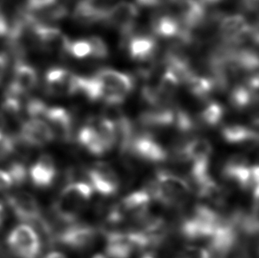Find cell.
Masks as SVG:
<instances>
[{
	"instance_id": "obj_1",
	"label": "cell",
	"mask_w": 259,
	"mask_h": 258,
	"mask_svg": "<svg viewBox=\"0 0 259 258\" xmlns=\"http://www.w3.org/2000/svg\"><path fill=\"white\" fill-rule=\"evenodd\" d=\"M93 194L94 190L87 181L67 182L53 203V215L64 226L75 223Z\"/></svg>"
},
{
	"instance_id": "obj_2",
	"label": "cell",
	"mask_w": 259,
	"mask_h": 258,
	"mask_svg": "<svg viewBox=\"0 0 259 258\" xmlns=\"http://www.w3.org/2000/svg\"><path fill=\"white\" fill-rule=\"evenodd\" d=\"M146 187L153 200L171 208L183 205L191 194L185 179L165 170L158 171Z\"/></svg>"
},
{
	"instance_id": "obj_3",
	"label": "cell",
	"mask_w": 259,
	"mask_h": 258,
	"mask_svg": "<svg viewBox=\"0 0 259 258\" xmlns=\"http://www.w3.org/2000/svg\"><path fill=\"white\" fill-rule=\"evenodd\" d=\"M222 215L207 204H199L180 223V234L189 241L208 240L213 235Z\"/></svg>"
},
{
	"instance_id": "obj_4",
	"label": "cell",
	"mask_w": 259,
	"mask_h": 258,
	"mask_svg": "<svg viewBox=\"0 0 259 258\" xmlns=\"http://www.w3.org/2000/svg\"><path fill=\"white\" fill-rule=\"evenodd\" d=\"M92 76L101 89V102L109 106H119L135 88L133 77L112 68H100Z\"/></svg>"
},
{
	"instance_id": "obj_5",
	"label": "cell",
	"mask_w": 259,
	"mask_h": 258,
	"mask_svg": "<svg viewBox=\"0 0 259 258\" xmlns=\"http://www.w3.org/2000/svg\"><path fill=\"white\" fill-rule=\"evenodd\" d=\"M7 245L16 258H39L42 252V241L34 227L21 224L8 234Z\"/></svg>"
},
{
	"instance_id": "obj_6",
	"label": "cell",
	"mask_w": 259,
	"mask_h": 258,
	"mask_svg": "<svg viewBox=\"0 0 259 258\" xmlns=\"http://www.w3.org/2000/svg\"><path fill=\"white\" fill-rule=\"evenodd\" d=\"M168 150L150 132L134 135L125 155L148 163H162L169 158Z\"/></svg>"
},
{
	"instance_id": "obj_7",
	"label": "cell",
	"mask_w": 259,
	"mask_h": 258,
	"mask_svg": "<svg viewBox=\"0 0 259 258\" xmlns=\"http://www.w3.org/2000/svg\"><path fill=\"white\" fill-rule=\"evenodd\" d=\"M218 35L225 46L241 47L249 39L250 23L242 14H223L218 21Z\"/></svg>"
},
{
	"instance_id": "obj_8",
	"label": "cell",
	"mask_w": 259,
	"mask_h": 258,
	"mask_svg": "<svg viewBox=\"0 0 259 258\" xmlns=\"http://www.w3.org/2000/svg\"><path fill=\"white\" fill-rule=\"evenodd\" d=\"M98 235V230L95 227L75 222L56 229L54 244L62 245L74 250H83L94 244Z\"/></svg>"
},
{
	"instance_id": "obj_9",
	"label": "cell",
	"mask_w": 259,
	"mask_h": 258,
	"mask_svg": "<svg viewBox=\"0 0 259 258\" xmlns=\"http://www.w3.org/2000/svg\"><path fill=\"white\" fill-rule=\"evenodd\" d=\"M138 17L139 9L136 4L119 1L109 8L103 23L119 31L122 37H126L133 34Z\"/></svg>"
},
{
	"instance_id": "obj_10",
	"label": "cell",
	"mask_w": 259,
	"mask_h": 258,
	"mask_svg": "<svg viewBox=\"0 0 259 258\" xmlns=\"http://www.w3.org/2000/svg\"><path fill=\"white\" fill-rule=\"evenodd\" d=\"M7 204L18 220L36 227L46 218L35 196L27 191H17L6 196Z\"/></svg>"
},
{
	"instance_id": "obj_11",
	"label": "cell",
	"mask_w": 259,
	"mask_h": 258,
	"mask_svg": "<svg viewBox=\"0 0 259 258\" xmlns=\"http://www.w3.org/2000/svg\"><path fill=\"white\" fill-rule=\"evenodd\" d=\"M85 175L91 188L103 196L114 195L119 191L120 181L114 169L106 163L98 162L89 168Z\"/></svg>"
},
{
	"instance_id": "obj_12",
	"label": "cell",
	"mask_w": 259,
	"mask_h": 258,
	"mask_svg": "<svg viewBox=\"0 0 259 258\" xmlns=\"http://www.w3.org/2000/svg\"><path fill=\"white\" fill-rule=\"evenodd\" d=\"M35 46L49 53L67 56V51L71 39L60 28L51 24H37L34 27Z\"/></svg>"
},
{
	"instance_id": "obj_13",
	"label": "cell",
	"mask_w": 259,
	"mask_h": 258,
	"mask_svg": "<svg viewBox=\"0 0 259 258\" xmlns=\"http://www.w3.org/2000/svg\"><path fill=\"white\" fill-rule=\"evenodd\" d=\"M18 144L28 148L46 146L55 140L53 130L42 119H29L22 123L16 136Z\"/></svg>"
},
{
	"instance_id": "obj_14",
	"label": "cell",
	"mask_w": 259,
	"mask_h": 258,
	"mask_svg": "<svg viewBox=\"0 0 259 258\" xmlns=\"http://www.w3.org/2000/svg\"><path fill=\"white\" fill-rule=\"evenodd\" d=\"M38 83V74L34 66L18 60L14 65L12 80L7 88L6 94L21 98L35 90Z\"/></svg>"
},
{
	"instance_id": "obj_15",
	"label": "cell",
	"mask_w": 259,
	"mask_h": 258,
	"mask_svg": "<svg viewBox=\"0 0 259 258\" xmlns=\"http://www.w3.org/2000/svg\"><path fill=\"white\" fill-rule=\"evenodd\" d=\"M77 74L65 67L50 68L45 75V87L48 94L55 97L74 96Z\"/></svg>"
},
{
	"instance_id": "obj_16",
	"label": "cell",
	"mask_w": 259,
	"mask_h": 258,
	"mask_svg": "<svg viewBox=\"0 0 259 258\" xmlns=\"http://www.w3.org/2000/svg\"><path fill=\"white\" fill-rule=\"evenodd\" d=\"M121 40L130 60L139 64L154 61L158 52V44L151 35L132 34L126 37H122Z\"/></svg>"
},
{
	"instance_id": "obj_17",
	"label": "cell",
	"mask_w": 259,
	"mask_h": 258,
	"mask_svg": "<svg viewBox=\"0 0 259 258\" xmlns=\"http://www.w3.org/2000/svg\"><path fill=\"white\" fill-rule=\"evenodd\" d=\"M53 130L55 139L70 143L74 137V117L67 109L48 107L44 119Z\"/></svg>"
},
{
	"instance_id": "obj_18",
	"label": "cell",
	"mask_w": 259,
	"mask_h": 258,
	"mask_svg": "<svg viewBox=\"0 0 259 258\" xmlns=\"http://www.w3.org/2000/svg\"><path fill=\"white\" fill-rule=\"evenodd\" d=\"M251 164L247 157L242 155H235L225 162L222 167V175L227 181L247 190L249 184Z\"/></svg>"
},
{
	"instance_id": "obj_19",
	"label": "cell",
	"mask_w": 259,
	"mask_h": 258,
	"mask_svg": "<svg viewBox=\"0 0 259 258\" xmlns=\"http://www.w3.org/2000/svg\"><path fill=\"white\" fill-rule=\"evenodd\" d=\"M29 177L33 185L38 189L52 187L57 177L56 164L53 157L48 154L41 155L29 169Z\"/></svg>"
},
{
	"instance_id": "obj_20",
	"label": "cell",
	"mask_w": 259,
	"mask_h": 258,
	"mask_svg": "<svg viewBox=\"0 0 259 258\" xmlns=\"http://www.w3.org/2000/svg\"><path fill=\"white\" fill-rule=\"evenodd\" d=\"M176 108L169 105H158L141 113L139 121L147 128H165L175 126Z\"/></svg>"
},
{
	"instance_id": "obj_21",
	"label": "cell",
	"mask_w": 259,
	"mask_h": 258,
	"mask_svg": "<svg viewBox=\"0 0 259 258\" xmlns=\"http://www.w3.org/2000/svg\"><path fill=\"white\" fill-rule=\"evenodd\" d=\"M221 137L231 145H259V133L251 127L241 124H229L221 129Z\"/></svg>"
},
{
	"instance_id": "obj_22",
	"label": "cell",
	"mask_w": 259,
	"mask_h": 258,
	"mask_svg": "<svg viewBox=\"0 0 259 258\" xmlns=\"http://www.w3.org/2000/svg\"><path fill=\"white\" fill-rule=\"evenodd\" d=\"M76 141L82 149L91 155L101 157L109 152L93 120L81 126L78 131Z\"/></svg>"
},
{
	"instance_id": "obj_23",
	"label": "cell",
	"mask_w": 259,
	"mask_h": 258,
	"mask_svg": "<svg viewBox=\"0 0 259 258\" xmlns=\"http://www.w3.org/2000/svg\"><path fill=\"white\" fill-rule=\"evenodd\" d=\"M229 102L234 108L244 111L259 104V92L244 82L235 85L229 94Z\"/></svg>"
},
{
	"instance_id": "obj_24",
	"label": "cell",
	"mask_w": 259,
	"mask_h": 258,
	"mask_svg": "<svg viewBox=\"0 0 259 258\" xmlns=\"http://www.w3.org/2000/svg\"><path fill=\"white\" fill-rule=\"evenodd\" d=\"M225 116V108L221 103L216 101L207 102L199 114L197 121L201 126L214 127L220 125Z\"/></svg>"
},
{
	"instance_id": "obj_25",
	"label": "cell",
	"mask_w": 259,
	"mask_h": 258,
	"mask_svg": "<svg viewBox=\"0 0 259 258\" xmlns=\"http://www.w3.org/2000/svg\"><path fill=\"white\" fill-rule=\"evenodd\" d=\"M67 56H70L75 60H86L91 58V47L87 38L70 40L67 47Z\"/></svg>"
},
{
	"instance_id": "obj_26",
	"label": "cell",
	"mask_w": 259,
	"mask_h": 258,
	"mask_svg": "<svg viewBox=\"0 0 259 258\" xmlns=\"http://www.w3.org/2000/svg\"><path fill=\"white\" fill-rule=\"evenodd\" d=\"M91 47V58L93 60H106L109 57V48L104 39L98 35H91L87 38Z\"/></svg>"
},
{
	"instance_id": "obj_27",
	"label": "cell",
	"mask_w": 259,
	"mask_h": 258,
	"mask_svg": "<svg viewBox=\"0 0 259 258\" xmlns=\"http://www.w3.org/2000/svg\"><path fill=\"white\" fill-rule=\"evenodd\" d=\"M17 147V140L14 136L0 128V162L14 154Z\"/></svg>"
},
{
	"instance_id": "obj_28",
	"label": "cell",
	"mask_w": 259,
	"mask_h": 258,
	"mask_svg": "<svg viewBox=\"0 0 259 258\" xmlns=\"http://www.w3.org/2000/svg\"><path fill=\"white\" fill-rule=\"evenodd\" d=\"M7 171L9 173L11 178L14 182V186H21L24 184L28 173L25 164L20 161H14L12 162L9 166L7 168Z\"/></svg>"
},
{
	"instance_id": "obj_29",
	"label": "cell",
	"mask_w": 259,
	"mask_h": 258,
	"mask_svg": "<svg viewBox=\"0 0 259 258\" xmlns=\"http://www.w3.org/2000/svg\"><path fill=\"white\" fill-rule=\"evenodd\" d=\"M181 258H211L208 248L190 246L184 248L179 255Z\"/></svg>"
},
{
	"instance_id": "obj_30",
	"label": "cell",
	"mask_w": 259,
	"mask_h": 258,
	"mask_svg": "<svg viewBox=\"0 0 259 258\" xmlns=\"http://www.w3.org/2000/svg\"><path fill=\"white\" fill-rule=\"evenodd\" d=\"M14 186V182L11 178L9 173L6 170L0 169V192H5L12 189Z\"/></svg>"
},
{
	"instance_id": "obj_31",
	"label": "cell",
	"mask_w": 259,
	"mask_h": 258,
	"mask_svg": "<svg viewBox=\"0 0 259 258\" xmlns=\"http://www.w3.org/2000/svg\"><path fill=\"white\" fill-rule=\"evenodd\" d=\"M58 2V0H27L26 10H35L42 7H48Z\"/></svg>"
},
{
	"instance_id": "obj_32",
	"label": "cell",
	"mask_w": 259,
	"mask_h": 258,
	"mask_svg": "<svg viewBox=\"0 0 259 258\" xmlns=\"http://www.w3.org/2000/svg\"><path fill=\"white\" fill-rule=\"evenodd\" d=\"M176 0H137V5L142 7H157V6H172Z\"/></svg>"
},
{
	"instance_id": "obj_33",
	"label": "cell",
	"mask_w": 259,
	"mask_h": 258,
	"mask_svg": "<svg viewBox=\"0 0 259 258\" xmlns=\"http://www.w3.org/2000/svg\"><path fill=\"white\" fill-rule=\"evenodd\" d=\"M249 40H251L256 46L259 47V16L253 23H250V35Z\"/></svg>"
},
{
	"instance_id": "obj_34",
	"label": "cell",
	"mask_w": 259,
	"mask_h": 258,
	"mask_svg": "<svg viewBox=\"0 0 259 258\" xmlns=\"http://www.w3.org/2000/svg\"><path fill=\"white\" fill-rule=\"evenodd\" d=\"M9 28H10V26L8 24L7 17L4 14L3 10L0 7V38L4 36H7Z\"/></svg>"
},
{
	"instance_id": "obj_35",
	"label": "cell",
	"mask_w": 259,
	"mask_h": 258,
	"mask_svg": "<svg viewBox=\"0 0 259 258\" xmlns=\"http://www.w3.org/2000/svg\"><path fill=\"white\" fill-rule=\"evenodd\" d=\"M7 66H8V58L6 54L0 53V83L7 73Z\"/></svg>"
},
{
	"instance_id": "obj_36",
	"label": "cell",
	"mask_w": 259,
	"mask_h": 258,
	"mask_svg": "<svg viewBox=\"0 0 259 258\" xmlns=\"http://www.w3.org/2000/svg\"><path fill=\"white\" fill-rule=\"evenodd\" d=\"M42 258H67L66 255L62 254L61 252L59 251H52L46 254Z\"/></svg>"
},
{
	"instance_id": "obj_37",
	"label": "cell",
	"mask_w": 259,
	"mask_h": 258,
	"mask_svg": "<svg viewBox=\"0 0 259 258\" xmlns=\"http://www.w3.org/2000/svg\"><path fill=\"white\" fill-rule=\"evenodd\" d=\"M251 124H252V126L251 127L256 130L257 132L259 133V113L257 115L254 116L252 118V120H251Z\"/></svg>"
},
{
	"instance_id": "obj_38",
	"label": "cell",
	"mask_w": 259,
	"mask_h": 258,
	"mask_svg": "<svg viewBox=\"0 0 259 258\" xmlns=\"http://www.w3.org/2000/svg\"><path fill=\"white\" fill-rule=\"evenodd\" d=\"M141 258H159L157 254H155L153 252H146Z\"/></svg>"
},
{
	"instance_id": "obj_39",
	"label": "cell",
	"mask_w": 259,
	"mask_h": 258,
	"mask_svg": "<svg viewBox=\"0 0 259 258\" xmlns=\"http://www.w3.org/2000/svg\"><path fill=\"white\" fill-rule=\"evenodd\" d=\"M0 219H5V209L1 202H0Z\"/></svg>"
},
{
	"instance_id": "obj_40",
	"label": "cell",
	"mask_w": 259,
	"mask_h": 258,
	"mask_svg": "<svg viewBox=\"0 0 259 258\" xmlns=\"http://www.w3.org/2000/svg\"><path fill=\"white\" fill-rule=\"evenodd\" d=\"M258 255H259V245H258Z\"/></svg>"
}]
</instances>
